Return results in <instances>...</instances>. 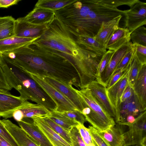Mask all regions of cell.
I'll use <instances>...</instances> for the list:
<instances>
[{
  "mask_svg": "<svg viewBox=\"0 0 146 146\" xmlns=\"http://www.w3.org/2000/svg\"><path fill=\"white\" fill-rule=\"evenodd\" d=\"M138 0H76L54 11L55 15L74 36L85 35L94 38L102 23L124 15L117 7H130Z\"/></svg>",
  "mask_w": 146,
  "mask_h": 146,
  "instance_id": "obj_1",
  "label": "cell"
},
{
  "mask_svg": "<svg viewBox=\"0 0 146 146\" xmlns=\"http://www.w3.org/2000/svg\"><path fill=\"white\" fill-rule=\"evenodd\" d=\"M4 54L29 72L54 78L80 88V79L75 68L58 50L34 41Z\"/></svg>",
  "mask_w": 146,
  "mask_h": 146,
  "instance_id": "obj_2",
  "label": "cell"
},
{
  "mask_svg": "<svg viewBox=\"0 0 146 146\" xmlns=\"http://www.w3.org/2000/svg\"><path fill=\"white\" fill-rule=\"evenodd\" d=\"M0 62L8 84L19 92L20 97L35 102L51 112L56 110L54 102L27 72L4 54L0 56Z\"/></svg>",
  "mask_w": 146,
  "mask_h": 146,
  "instance_id": "obj_3",
  "label": "cell"
},
{
  "mask_svg": "<svg viewBox=\"0 0 146 146\" xmlns=\"http://www.w3.org/2000/svg\"><path fill=\"white\" fill-rule=\"evenodd\" d=\"M34 42L62 53L79 74L88 49L76 42L72 35L56 16L48 24L43 34Z\"/></svg>",
  "mask_w": 146,
  "mask_h": 146,
  "instance_id": "obj_4",
  "label": "cell"
},
{
  "mask_svg": "<svg viewBox=\"0 0 146 146\" xmlns=\"http://www.w3.org/2000/svg\"><path fill=\"white\" fill-rule=\"evenodd\" d=\"M124 133L123 146H146V111L141 113Z\"/></svg>",
  "mask_w": 146,
  "mask_h": 146,
  "instance_id": "obj_5",
  "label": "cell"
},
{
  "mask_svg": "<svg viewBox=\"0 0 146 146\" xmlns=\"http://www.w3.org/2000/svg\"><path fill=\"white\" fill-rule=\"evenodd\" d=\"M28 72L31 77L38 84L54 102L56 106V108L55 111L62 112L78 110L74 105L69 100L43 80L40 76Z\"/></svg>",
  "mask_w": 146,
  "mask_h": 146,
  "instance_id": "obj_6",
  "label": "cell"
},
{
  "mask_svg": "<svg viewBox=\"0 0 146 146\" xmlns=\"http://www.w3.org/2000/svg\"><path fill=\"white\" fill-rule=\"evenodd\" d=\"M69 100L80 112L87 104L72 85L54 78L40 76Z\"/></svg>",
  "mask_w": 146,
  "mask_h": 146,
  "instance_id": "obj_7",
  "label": "cell"
},
{
  "mask_svg": "<svg viewBox=\"0 0 146 146\" xmlns=\"http://www.w3.org/2000/svg\"><path fill=\"white\" fill-rule=\"evenodd\" d=\"M125 25L130 33L146 24V3L139 0L124 10Z\"/></svg>",
  "mask_w": 146,
  "mask_h": 146,
  "instance_id": "obj_8",
  "label": "cell"
},
{
  "mask_svg": "<svg viewBox=\"0 0 146 146\" xmlns=\"http://www.w3.org/2000/svg\"><path fill=\"white\" fill-rule=\"evenodd\" d=\"M129 67L130 66L126 73L118 81L109 88L106 89L108 97L115 113V120L116 123L119 119L121 97L124 90L129 84Z\"/></svg>",
  "mask_w": 146,
  "mask_h": 146,
  "instance_id": "obj_9",
  "label": "cell"
},
{
  "mask_svg": "<svg viewBox=\"0 0 146 146\" xmlns=\"http://www.w3.org/2000/svg\"><path fill=\"white\" fill-rule=\"evenodd\" d=\"M51 112L44 107L38 104L31 103L26 100L23 104L13 112L12 117L19 122L23 118L48 116L50 115Z\"/></svg>",
  "mask_w": 146,
  "mask_h": 146,
  "instance_id": "obj_10",
  "label": "cell"
},
{
  "mask_svg": "<svg viewBox=\"0 0 146 146\" xmlns=\"http://www.w3.org/2000/svg\"><path fill=\"white\" fill-rule=\"evenodd\" d=\"M86 88L103 110L115 120V113L108 97L106 86L95 80Z\"/></svg>",
  "mask_w": 146,
  "mask_h": 146,
  "instance_id": "obj_11",
  "label": "cell"
},
{
  "mask_svg": "<svg viewBox=\"0 0 146 146\" xmlns=\"http://www.w3.org/2000/svg\"><path fill=\"white\" fill-rule=\"evenodd\" d=\"M48 23L35 25L27 21L23 17L18 18L16 20L15 36L37 39L43 34Z\"/></svg>",
  "mask_w": 146,
  "mask_h": 146,
  "instance_id": "obj_12",
  "label": "cell"
},
{
  "mask_svg": "<svg viewBox=\"0 0 146 146\" xmlns=\"http://www.w3.org/2000/svg\"><path fill=\"white\" fill-rule=\"evenodd\" d=\"M26 100L11 94L9 91H0V117L7 119L12 117L13 112Z\"/></svg>",
  "mask_w": 146,
  "mask_h": 146,
  "instance_id": "obj_13",
  "label": "cell"
},
{
  "mask_svg": "<svg viewBox=\"0 0 146 146\" xmlns=\"http://www.w3.org/2000/svg\"><path fill=\"white\" fill-rule=\"evenodd\" d=\"M131 44L130 42L115 51L109 64L102 73L99 80L97 81L106 86L122 59L131 48Z\"/></svg>",
  "mask_w": 146,
  "mask_h": 146,
  "instance_id": "obj_14",
  "label": "cell"
},
{
  "mask_svg": "<svg viewBox=\"0 0 146 146\" xmlns=\"http://www.w3.org/2000/svg\"><path fill=\"white\" fill-rule=\"evenodd\" d=\"M17 122L20 127L38 146H53L32 118H23Z\"/></svg>",
  "mask_w": 146,
  "mask_h": 146,
  "instance_id": "obj_15",
  "label": "cell"
},
{
  "mask_svg": "<svg viewBox=\"0 0 146 146\" xmlns=\"http://www.w3.org/2000/svg\"><path fill=\"white\" fill-rule=\"evenodd\" d=\"M123 125L117 123L104 131L97 130L92 126L94 131L100 136L109 146H123L124 131Z\"/></svg>",
  "mask_w": 146,
  "mask_h": 146,
  "instance_id": "obj_16",
  "label": "cell"
},
{
  "mask_svg": "<svg viewBox=\"0 0 146 146\" xmlns=\"http://www.w3.org/2000/svg\"><path fill=\"white\" fill-rule=\"evenodd\" d=\"M76 91L88 105L110 127L113 126L115 125L114 119L103 110L87 88L81 89L79 90L76 89Z\"/></svg>",
  "mask_w": 146,
  "mask_h": 146,
  "instance_id": "obj_17",
  "label": "cell"
},
{
  "mask_svg": "<svg viewBox=\"0 0 146 146\" xmlns=\"http://www.w3.org/2000/svg\"><path fill=\"white\" fill-rule=\"evenodd\" d=\"M4 127L19 146H38L20 127L8 119L1 120Z\"/></svg>",
  "mask_w": 146,
  "mask_h": 146,
  "instance_id": "obj_18",
  "label": "cell"
},
{
  "mask_svg": "<svg viewBox=\"0 0 146 146\" xmlns=\"http://www.w3.org/2000/svg\"><path fill=\"white\" fill-rule=\"evenodd\" d=\"M122 17V15H120L108 22H103L94 38L106 48L108 41L118 28L119 23Z\"/></svg>",
  "mask_w": 146,
  "mask_h": 146,
  "instance_id": "obj_19",
  "label": "cell"
},
{
  "mask_svg": "<svg viewBox=\"0 0 146 146\" xmlns=\"http://www.w3.org/2000/svg\"><path fill=\"white\" fill-rule=\"evenodd\" d=\"M145 111L134 92L130 98L121 103L119 121L117 123L121 121L128 115H131L136 117Z\"/></svg>",
  "mask_w": 146,
  "mask_h": 146,
  "instance_id": "obj_20",
  "label": "cell"
},
{
  "mask_svg": "<svg viewBox=\"0 0 146 146\" xmlns=\"http://www.w3.org/2000/svg\"><path fill=\"white\" fill-rule=\"evenodd\" d=\"M55 15V13L52 10L35 6L33 9L23 18L32 24L43 25L50 23Z\"/></svg>",
  "mask_w": 146,
  "mask_h": 146,
  "instance_id": "obj_21",
  "label": "cell"
},
{
  "mask_svg": "<svg viewBox=\"0 0 146 146\" xmlns=\"http://www.w3.org/2000/svg\"><path fill=\"white\" fill-rule=\"evenodd\" d=\"M32 119L34 123L44 134L53 146H72L49 127L40 117Z\"/></svg>",
  "mask_w": 146,
  "mask_h": 146,
  "instance_id": "obj_22",
  "label": "cell"
},
{
  "mask_svg": "<svg viewBox=\"0 0 146 146\" xmlns=\"http://www.w3.org/2000/svg\"><path fill=\"white\" fill-rule=\"evenodd\" d=\"M143 108L146 109V64L142 65L132 86Z\"/></svg>",
  "mask_w": 146,
  "mask_h": 146,
  "instance_id": "obj_23",
  "label": "cell"
},
{
  "mask_svg": "<svg viewBox=\"0 0 146 146\" xmlns=\"http://www.w3.org/2000/svg\"><path fill=\"white\" fill-rule=\"evenodd\" d=\"M131 33L127 28L119 27L108 41L106 49L115 51L128 43L131 40Z\"/></svg>",
  "mask_w": 146,
  "mask_h": 146,
  "instance_id": "obj_24",
  "label": "cell"
},
{
  "mask_svg": "<svg viewBox=\"0 0 146 146\" xmlns=\"http://www.w3.org/2000/svg\"><path fill=\"white\" fill-rule=\"evenodd\" d=\"M37 39L14 36L0 40V56L26 46Z\"/></svg>",
  "mask_w": 146,
  "mask_h": 146,
  "instance_id": "obj_25",
  "label": "cell"
},
{
  "mask_svg": "<svg viewBox=\"0 0 146 146\" xmlns=\"http://www.w3.org/2000/svg\"><path fill=\"white\" fill-rule=\"evenodd\" d=\"M15 23L11 16L0 17V40L15 36Z\"/></svg>",
  "mask_w": 146,
  "mask_h": 146,
  "instance_id": "obj_26",
  "label": "cell"
},
{
  "mask_svg": "<svg viewBox=\"0 0 146 146\" xmlns=\"http://www.w3.org/2000/svg\"><path fill=\"white\" fill-rule=\"evenodd\" d=\"M47 117L69 133L73 127H76L79 124L77 122L64 115L60 112L55 111H51L50 115Z\"/></svg>",
  "mask_w": 146,
  "mask_h": 146,
  "instance_id": "obj_27",
  "label": "cell"
},
{
  "mask_svg": "<svg viewBox=\"0 0 146 146\" xmlns=\"http://www.w3.org/2000/svg\"><path fill=\"white\" fill-rule=\"evenodd\" d=\"M76 0H39L35 6L53 11L58 9L70 4Z\"/></svg>",
  "mask_w": 146,
  "mask_h": 146,
  "instance_id": "obj_28",
  "label": "cell"
},
{
  "mask_svg": "<svg viewBox=\"0 0 146 146\" xmlns=\"http://www.w3.org/2000/svg\"><path fill=\"white\" fill-rule=\"evenodd\" d=\"M43 121L51 129L59 135L71 146V139L69 133L60 126L54 123L47 116L40 117Z\"/></svg>",
  "mask_w": 146,
  "mask_h": 146,
  "instance_id": "obj_29",
  "label": "cell"
},
{
  "mask_svg": "<svg viewBox=\"0 0 146 146\" xmlns=\"http://www.w3.org/2000/svg\"><path fill=\"white\" fill-rule=\"evenodd\" d=\"M142 65L137 57L134 55L130 64L128 74L129 84L132 87Z\"/></svg>",
  "mask_w": 146,
  "mask_h": 146,
  "instance_id": "obj_30",
  "label": "cell"
},
{
  "mask_svg": "<svg viewBox=\"0 0 146 146\" xmlns=\"http://www.w3.org/2000/svg\"><path fill=\"white\" fill-rule=\"evenodd\" d=\"M131 40L133 43H136L146 46V28L141 26L136 29L130 34Z\"/></svg>",
  "mask_w": 146,
  "mask_h": 146,
  "instance_id": "obj_31",
  "label": "cell"
},
{
  "mask_svg": "<svg viewBox=\"0 0 146 146\" xmlns=\"http://www.w3.org/2000/svg\"><path fill=\"white\" fill-rule=\"evenodd\" d=\"M115 51L108 50L103 56L98 66L96 79L98 81L104 69L109 64Z\"/></svg>",
  "mask_w": 146,
  "mask_h": 146,
  "instance_id": "obj_32",
  "label": "cell"
},
{
  "mask_svg": "<svg viewBox=\"0 0 146 146\" xmlns=\"http://www.w3.org/2000/svg\"><path fill=\"white\" fill-rule=\"evenodd\" d=\"M133 54L143 64H146V46L131 43Z\"/></svg>",
  "mask_w": 146,
  "mask_h": 146,
  "instance_id": "obj_33",
  "label": "cell"
},
{
  "mask_svg": "<svg viewBox=\"0 0 146 146\" xmlns=\"http://www.w3.org/2000/svg\"><path fill=\"white\" fill-rule=\"evenodd\" d=\"M133 55V52L131 48L122 59L112 75L119 71L126 70L130 65Z\"/></svg>",
  "mask_w": 146,
  "mask_h": 146,
  "instance_id": "obj_34",
  "label": "cell"
},
{
  "mask_svg": "<svg viewBox=\"0 0 146 146\" xmlns=\"http://www.w3.org/2000/svg\"><path fill=\"white\" fill-rule=\"evenodd\" d=\"M60 113L64 115L81 125H84L86 121L84 116L77 110Z\"/></svg>",
  "mask_w": 146,
  "mask_h": 146,
  "instance_id": "obj_35",
  "label": "cell"
},
{
  "mask_svg": "<svg viewBox=\"0 0 146 146\" xmlns=\"http://www.w3.org/2000/svg\"><path fill=\"white\" fill-rule=\"evenodd\" d=\"M76 127L86 146L93 143L92 138L88 128H86L84 125L80 124L77 125Z\"/></svg>",
  "mask_w": 146,
  "mask_h": 146,
  "instance_id": "obj_36",
  "label": "cell"
},
{
  "mask_svg": "<svg viewBox=\"0 0 146 146\" xmlns=\"http://www.w3.org/2000/svg\"><path fill=\"white\" fill-rule=\"evenodd\" d=\"M69 134L71 139L73 146H86L76 127H73Z\"/></svg>",
  "mask_w": 146,
  "mask_h": 146,
  "instance_id": "obj_37",
  "label": "cell"
},
{
  "mask_svg": "<svg viewBox=\"0 0 146 146\" xmlns=\"http://www.w3.org/2000/svg\"><path fill=\"white\" fill-rule=\"evenodd\" d=\"M0 135L12 146H19L5 127L0 119Z\"/></svg>",
  "mask_w": 146,
  "mask_h": 146,
  "instance_id": "obj_38",
  "label": "cell"
},
{
  "mask_svg": "<svg viewBox=\"0 0 146 146\" xmlns=\"http://www.w3.org/2000/svg\"><path fill=\"white\" fill-rule=\"evenodd\" d=\"M12 89L7 81L0 62V91L8 92Z\"/></svg>",
  "mask_w": 146,
  "mask_h": 146,
  "instance_id": "obj_39",
  "label": "cell"
},
{
  "mask_svg": "<svg viewBox=\"0 0 146 146\" xmlns=\"http://www.w3.org/2000/svg\"><path fill=\"white\" fill-rule=\"evenodd\" d=\"M128 68L125 71H119L113 75L106 86V89L109 88L118 81L126 73Z\"/></svg>",
  "mask_w": 146,
  "mask_h": 146,
  "instance_id": "obj_40",
  "label": "cell"
},
{
  "mask_svg": "<svg viewBox=\"0 0 146 146\" xmlns=\"http://www.w3.org/2000/svg\"><path fill=\"white\" fill-rule=\"evenodd\" d=\"M92 139L98 146H109L105 141L93 130L92 126L88 128Z\"/></svg>",
  "mask_w": 146,
  "mask_h": 146,
  "instance_id": "obj_41",
  "label": "cell"
},
{
  "mask_svg": "<svg viewBox=\"0 0 146 146\" xmlns=\"http://www.w3.org/2000/svg\"><path fill=\"white\" fill-rule=\"evenodd\" d=\"M133 93L132 87L128 84L122 93L121 99V103L130 98Z\"/></svg>",
  "mask_w": 146,
  "mask_h": 146,
  "instance_id": "obj_42",
  "label": "cell"
},
{
  "mask_svg": "<svg viewBox=\"0 0 146 146\" xmlns=\"http://www.w3.org/2000/svg\"><path fill=\"white\" fill-rule=\"evenodd\" d=\"M20 0H0V7L7 8L16 4Z\"/></svg>",
  "mask_w": 146,
  "mask_h": 146,
  "instance_id": "obj_43",
  "label": "cell"
},
{
  "mask_svg": "<svg viewBox=\"0 0 146 146\" xmlns=\"http://www.w3.org/2000/svg\"><path fill=\"white\" fill-rule=\"evenodd\" d=\"M0 146H12L0 135Z\"/></svg>",
  "mask_w": 146,
  "mask_h": 146,
  "instance_id": "obj_44",
  "label": "cell"
},
{
  "mask_svg": "<svg viewBox=\"0 0 146 146\" xmlns=\"http://www.w3.org/2000/svg\"><path fill=\"white\" fill-rule=\"evenodd\" d=\"M86 146H95L93 142V143L90 144L88 145H86Z\"/></svg>",
  "mask_w": 146,
  "mask_h": 146,
  "instance_id": "obj_45",
  "label": "cell"
},
{
  "mask_svg": "<svg viewBox=\"0 0 146 146\" xmlns=\"http://www.w3.org/2000/svg\"><path fill=\"white\" fill-rule=\"evenodd\" d=\"M93 142L94 143V144L95 146H98V145L97 144V143H96V142H95V141L93 140Z\"/></svg>",
  "mask_w": 146,
  "mask_h": 146,
  "instance_id": "obj_46",
  "label": "cell"
}]
</instances>
